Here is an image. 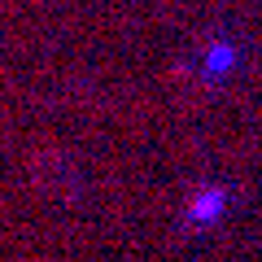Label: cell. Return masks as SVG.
<instances>
[{
    "instance_id": "obj_1",
    "label": "cell",
    "mask_w": 262,
    "mask_h": 262,
    "mask_svg": "<svg viewBox=\"0 0 262 262\" xmlns=\"http://www.w3.org/2000/svg\"><path fill=\"white\" fill-rule=\"evenodd\" d=\"M192 214H196V219H214V214H219V192H206L201 201H196Z\"/></svg>"
}]
</instances>
